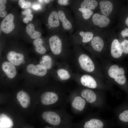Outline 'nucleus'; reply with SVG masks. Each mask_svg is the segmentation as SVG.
<instances>
[{"label": "nucleus", "instance_id": "12", "mask_svg": "<svg viewBox=\"0 0 128 128\" xmlns=\"http://www.w3.org/2000/svg\"><path fill=\"white\" fill-rule=\"evenodd\" d=\"M123 51L122 48L118 40L114 39L111 45L110 54L111 59L118 60L121 56Z\"/></svg>", "mask_w": 128, "mask_h": 128}, {"label": "nucleus", "instance_id": "18", "mask_svg": "<svg viewBox=\"0 0 128 128\" xmlns=\"http://www.w3.org/2000/svg\"><path fill=\"white\" fill-rule=\"evenodd\" d=\"M16 97L23 107L26 108L29 106L30 103V98L27 93L22 90L17 93Z\"/></svg>", "mask_w": 128, "mask_h": 128}, {"label": "nucleus", "instance_id": "15", "mask_svg": "<svg viewBox=\"0 0 128 128\" xmlns=\"http://www.w3.org/2000/svg\"><path fill=\"white\" fill-rule=\"evenodd\" d=\"M92 20L93 23L100 27H103L107 26L109 24L110 20L107 16L95 13L93 15Z\"/></svg>", "mask_w": 128, "mask_h": 128}, {"label": "nucleus", "instance_id": "26", "mask_svg": "<svg viewBox=\"0 0 128 128\" xmlns=\"http://www.w3.org/2000/svg\"><path fill=\"white\" fill-rule=\"evenodd\" d=\"M57 73L60 79L62 81L68 80L70 77V75L69 72L64 69H58L57 71Z\"/></svg>", "mask_w": 128, "mask_h": 128}, {"label": "nucleus", "instance_id": "21", "mask_svg": "<svg viewBox=\"0 0 128 128\" xmlns=\"http://www.w3.org/2000/svg\"><path fill=\"white\" fill-rule=\"evenodd\" d=\"M117 119L124 122H128V110L122 111L118 106L113 110Z\"/></svg>", "mask_w": 128, "mask_h": 128}, {"label": "nucleus", "instance_id": "25", "mask_svg": "<svg viewBox=\"0 0 128 128\" xmlns=\"http://www.w3.org/2000/svg\"><path fill=\"white\" fill-rule=\"evenodd\" d=\"M40 61V64L47 69L51 68L52 66V59L51 57L48 55H44Z\"/></svg>", "mask_w": 128, "mask_h": 128}, {"label": "nucleus", "instance_id": "9", "mask_svg": "<svg viewBox=\"0 0 128 128\" xmlns=\"http://www.w3.org/2000/svg\"><path fill=\"white\" fill-rule=\"evenodd\" d=\"M46 25L49 29L52 30L53 34L62 30L61 25L56 8L50 12L48 17L47 23Z\"/></svg>", "mask_w": 128, "mask_h": 128}, {"label": "nucleus", "instance_id": "31", "mask_svg": "<svg viewBox=\"0 0 128 128\" xmlns=\"http://www.w3.org/2000/svg\"><path fill=\"white\" fill-rule=\"evenodd\" d=\"M121 36L124 38L128 37V28H126L122 30L120 33Z\"/></svg>", "mask_w": 128, "mask_h": 128}, {"label": "nucleus", "instance_id": "35", "mask_svg": "<svg viewBox=\"0 0 128 128\" xmlns=\"http://www.w3.org/2000/svg\"><path fill=\"white\" fill-rule=\"evenodd\" d=\"M33 15L31 14H29L28 16H26L28 17L29 18V20L31 21L32 20L33 17Z\"/></svg>", "mask_w": 128, "mask_h": 128}, {"label": "nucleus", "instance_id": "2", "mask_svg": "<svg viewBox=\"0 0 128 128\" xmlns=\"http://www.w3.org/2000/svg\"><path fill=\"white\" fill-rule=\"evenodd\" d=\"M105 91L85 87L79 92L89 105L92 107L102 110L108 108Z\"/></svg>", "mask_w": 128, "mask_h": 128}, {"label": "nucleus", "instance_id": "10", "mask_svg": "<svg viewBox=\"0 0 128 128\" xmlns=\"http://www.w3.org/2000/svg\"><path fill=\"white\" fill-rule=\"evenodd\" d=\"M69 6L73 13L75 20L82 21V19L88 20L91 18L93 13L92 10L79 7L71 3Z\"/></svg>", "mask_w": 128, "mask_h": 128}, {"label": "nucleus", "instance_id": "38", "mask_svg": "<svg viewBox=\"0 0 128 128\" xmlns=\"http://www.w3.org/2000/svg\"><path fill=\"white\" fill-rule=\"evenodd\" d=\"M44 1L46 3H50L51 0H44Z\"/></svg>", "mask_w": 128, "mask_h": 128}, {"label": "nucleus", "instance_id": "1", "mask_svg": "<svg viewBox=\"0 0 128 128\" xmlns=\"http://www.w3.org/2000/svg\"><path fill=\"white\" fill-rule=\"evenodd\" d=\"M103 63L101 66L104 77V80L107 84L112 87L116 85L119 87L124 84L126 79L124 75V70L117 64L110 63L102 59Z\"/></svg>", "mask_w": 128, "mask_h": 128}, {"label": "nucleus", "instance_id": "39", "mask_svg": "<svg viewBox=\"0 0 128 128\" xmlns=\"http://www.w3.org/2000/svg\"></svg>", "mask_w": 128, "mask_h": 128}, {"label": "nucleus", "instance_id": "5", "mask_svg": "<svg viewBox=\"0 0 128 128\" xmlns=\"http://www.w3.org/2000/svg\"><path fill=\"white\" fill-rule=\"evenodd\" d=\"M67 33L61 30L53 34L50 37L49 39L50 48L54 54L58 55L62 52L64 44L69 39Z\"/></svg>", "mask_w": 128, "mask_h": 128}, {"label": "nucleus", "instance_id": "20", "mask_svg": "<svg viewBox=\"0 0 128 128\" xmlns=\"http://www.w3.org/2000/svg\"><path fill=\"white\" fill-rule=\"evenodd\" d=\"M101 12L104 15L107 16L111 13L113 7L112 3L108 0H103L99 3Z\"/></svg>", "mask_w": 128, "mask_h": 128}, {"label": "nucleus", "instance_id": "36", "mask_svg": "<svg viewBox=\"0 0 128 128\" xmlns=\"http://www.w3.org/2000/svg\"><path fill=\"white\" fill-rule=\"evenodd\" d=\"M7 2V0H0V5H4Z\"/></svg>", "mask_w": 128, "mask_h": 128}, {"label": "nucleus", "instance_id": "14", "mask_svg": "<svg viewBox=\"0 0 128 128\" xmlns=\"http://www.w3.org/2000/svg\"><path fill=\"white\" fill-rule=\"evenodd\" d=\"M71 3L79 7L91 10L95 9L98 5L95 0H71Z\"/></svg>", "mask_w": 128, "mask_h": 128}, {"label": "nucleus", "instance_id": "4", "mask_svg": "<svg viewBox=\"0 0 128 128\" xmlns=\"http://www.w3.org/2000/svg\"><path fill=\"white\" fill-rule=\"evenodd\" d=\"M56 9L62 31L68 33L69 36H71L74 29L75 19L65 7L57 5Z\"/></svg>", "mask_w": 128, "mask_h": 128}, {"label": "nucleus", "instance_id": "8", "mask_svg": "<svg viewBox=\"0 0 128 128\" xmlns=\"http://www.w3.org/2000/svg\"><path fill=\"white\" fill-rule=\"evenodd\" d=\"M98 113H90L85 118L83 128H103L104 121L99 116Z\"/></svg>", "mask_w": 128, "mask_h": 128}, {"label": "nucleus", "instance_id": "19", "mask_svg": "<svg viewBox=\"0 0 128 128\" xmlns=\"http://www.w3.org/2000/svg\"><path fill=\"white\" fill-rule=\"evenodd\" d=\"M90 42L91 46L94 51L98 53L102 51L104 47V43L100 37L95 36Z\"/></svg>", "mask_w": 128, "mask_h": 128}, {"label": "nucleus", "instance_id": "17", "mask_svg": "<svg viewBox=\"0 0 128 128\" xmlns=\"http://www.w3.org/2000/svg\"><path fill=\"white\" fill-rule=\"evenodd\" d=\"M2 68L9 78H13L15 76L17 73L16 68L14 65L10 62H4L2 64Z\"/></svg>", "mask_w": 128, "mask_h": 128}, {"label": "nucleus", "instance_id": "22", "mask_svg": "<svg viewBox=\"0 0 128 128\" xmlns=\"http://www.w3.org/2000/svg\"><path fill=\"white\" fill-rule=\"evenodd\" d=\"M14 124L12 120L4 113L0 114V128H12Z\"/></svg>", "mask_w": 128, "mask_h": 128}, {"label": "nucleus", "instance_id": "28", "mask_svg": "<svg viewBox=\"0 0 128 128\" xmlns=\"http://www.w3.org/2000/svg\"><path fill=\"white\" fill-rule=\"evenodd\" d=\"M71 0H56L57 5L65 7L70 6L71 3Z\"/></svg>", "mask_w": 128, "mask_h": 128}, {"label": "nucleus", "instance_id": "23", "mask_svg": "<svg viewBox=\"0 0 128 128\" xmlns=\"http://www.w3.org/2000/svg\"><path fill=\"white\" fill-rule=\"evenodd\" d=\"M26 31L27 34L32 39L37 38L41 36V33L35 30L34 26L32 24L30 23L27 25Z\"/></svg>", "mask_w": 128, "mask_h": 128}, {"label": "nucleus", "instance_id": "29", "mask_svg": "<svg viewBox=\"0 0 128 128\" xmlns=\"http://www.w3.org/2000/svg\"><path fill=\"white\" fill-rule=\"evenodd\" d=\"M122 48L123 53L125 54H128V40L124 39L120 43Z\"/></svg>", "mask_w": 128, "mask_h": 128}, {"label": "nucleus", "instance_id": "11", "mask_svg": "<svg viewBox=\"0 0 128 128\" xmlns=\"http://www.w3.org/2000/svg\"><path fill=\"white\" fill-rule=\"evenodd\" d=\"M14 19L13 15L9 14L6 16L1 22V28L2 31L5 33H9L14 28L15 25L13 22Z\"/></svg>", "mask_w": 128, "mask_h": 128}, {"label": "nucleus", "instance_id": "13", "mask_svg": "<svg viewBox=\"0 0 128 128\" xmlns=\"http://www.w3.org/2000/svg\"><path fill=\"white\" fill-rule=\"evenodd\" d=\"M26 70L29 73L39 76H44L47 72V69L40 64H29L27 66Z\"/></svg>", "mask_w": 128, "mask_h": 128}, {"label": "nucleus", "instance_id": "24", "mask_svg": "<svg viewBox=\"0 0 128 128\" xmlns=\"http://www.w3.org/2000/svg\"><path fill=\"white\" fill-rule=\"evenodd\" d=\"M33 44L35 46V50L38 53L41 54H45L46 52V50L42 45L43 41L41 38L36 39L33 42Z\"/></svg>", "mask_w": 128, "mask_h": 128}, {"label": "nucleus", "instance_id": "27", "mask_svg": "<svg viewBox=\"0 0 128 128\" xmlns=\"http://www.w3.org/2000/svg\"><path fill=\"white\" fill-rule=\"evenodd\" d=\"M18 4L23 9L27 8L30 6L31 3L28 1H25L23 0H19L18 2Z\"/></svg>", "mask_w": 128, "mask_h": 128}, {"label": "nucleus", "instance_id": "6", "mask_svg": "<svg viewBox=\"0 0 128 128\" xmlns=\"http://www.w3.org/2000/svg\"><path fill=\"white\" fill-rule=\"evenodd\" d=\"M94 35L91 31H84L78 21L76 20L74 29L72 34L69 36V39L76 43H86L90 42L93 39Z\"/></svg>", "mask_w": 128, "mask_h": 128}, {"label": "nucleus", "instance_id": "37", "mask_svg": "<svg viewBox=\"0 0 128 128\" xmlns=\"http://www.w3.org/2000/svg\"><path fill=\"white\" fill-rule=\"evenodd\" d=\"M125 23L126 25L128 26V17H127L126 19Z\"/></svg>", "mask_w": 128, "mask_h": 128}, {"label": "nucleus", "instance_id": "16", "mask_svg": "<svg viewBox=\"0 0 128 128\" xmlns=\"http://www.w3.org/2000/svg\"><path fill=\"white\" fill-rule=\"evenodd\" d=\"M7 58L9 62L16 66L20 65L23 62L24 59V57L23 54L13 51L8 53Z\"/></svg>", "mask_w": 128, "mask_h": 128}, {"label": "nucleus", "instance_id": "7", "mask_svg": "<svg viewBox=\"0 0 128 128\" xmlns=\"http://www.w3.org/2000/svg\"><path fill=\"white\" fill-rule=\"evenodd\" d=\"M68 103L74 113L80 114L84 113L89 105L79 93H74L68 96Z\"/></svg>", "mask_w": 128, "mask_h": 128}, {"label": "nucleus", "instance_id": "34", "mask_svg": "<svg viewBox=\"0 0 128 128\" xmlns=\"http://www.w3.org/2000/svg\"><path fill=\"white\" fill-rule=\"evenodd\" d=\"M29 20V18L27 17L24 18L23 19V22L25 23H28Z\"/></svg>", "mask_w": 128, "mask_h": 128}, {"label": "nucleus", "instance_id": "3", "mask_svg": "<svg viewBox=\"0 0 128 128\" xmlns=\"http://www.w3.org/2000/svg\"><path fill=\"white\" fill-rule=\"evenodd\" d=\"M43 119L49 124L55 126L68 124L71 121L72 117L65 108H59L54 111H46L42 114Z\"/></svg>", "mask_w": 128, "mask_h": 128}, {"label": "nucleus", "instance_id": "30", "mask_svg": "<svg viewBox=\"0 0 128 128\" xmlns=\"http://www.w3.org/2000/svg\"><path fill=\"white\" fill-rule=\"evenodd\" d=\"M6 6L4 5H0V16L2 18L4 17L7 14V12L5 10Z\"/></svg>", "mask_w": 128, "mask_h": 128}, {"label": "nucleus", "instance_id": "32", "mask_svg": "<svg viewBox=\"0 0 128 128\" xmlns=\"http://www.w3.org/2000/svg\"><path fill=\"white\" fill-rule=\"evenodd\" d=\"M31 10L30 9H26L24 11H22V13L23 15H25L27 16L31 14Z\"/></svg>", "mask_w": 128, "mask_h": 128}, {"label": "nucleus", "instance_id": "33", "mask_svg": "<svg viewBox=\"0 0 128 128\" xmlns=\"http://www.w3.org/2000/svg\"><path fill=\"white\" fill-rule=\"evenodd\" d=\"M32 8L35 10H37L41 8V6L39 5H33Z\"/></svg>", "mask_w": 128, "mask_h": 128}]
</instances>
